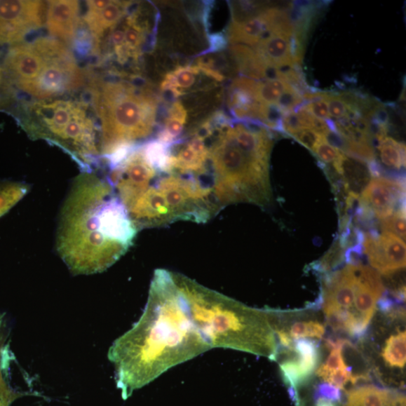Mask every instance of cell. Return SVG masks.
Instances as JSON below:
<instances>
[{
    "label": "cell",
    "instance_id": "obj_2",
    "mask_svg": "<svg viewBox=\"0 0 406 406\" xmlns=\"http://www.w3.org/2000/svg\"><path fill=\"white\" fill-rule=\"evenodd\" d=\"M137 232L108 176L81 172L60 211L57 253L74 275L100 273L128 251Z\"/></svg>",
    "mask_w": 406,
    "mask_h": 406
},
{
    "label": "cell",
    "instance_id": "obj_19",
    "mask_svg": "<svg viewBox=\"0 0 406 406\" xmlns=\"http://www.w3.org/2000/svg\"><path fill=\"white\" fill-rule=\"evenodd\" d=\"M295 351L299 356L298 361L306 381L314 372L319 361V344L316 340L298 339L294 343Z\"/></svg>",
    "mask_w": 406,
    "mask_h": 406
},
{
    "label": "cell",
    "instance_id": "obj_9",
    "mask_svg": "<svg viewBox=\"0 0 406 406\" xmlns=\"http://www.w3.org/2000/svg\"><path fill=\"white\" fill-rule=\"evenodd\" d=\"M363 247L371 266L385 276L405 269L406 247L404 241L398 236L383 232L364 235Z\"/></svg>",
    "mask_w": 406,
    "mask_h": 406
},
{
    "label": "cell",
    "instance_id": "obj_1",
    "mask_svg": "<svg viewBox=\"0 0 406 406\" xmlns=\"http://www.w3.org/2000/svg\"><path fill=\"white\" fill-rule=\"evenodd\" d=\"M212 349L191 318L175 273L154 272L143 314L108 358L123 400L180 364Z\"/></svg>",
    "mask_w": 406,
    "mask_h": 406
},
{
    "label": "cell",
    "instance_id": "obj_39",
    "mask_svg": "<svg viewBox=\"0 0 406 406\" xmlns=\"http://www.w3.org/2000/svg\"><path fill=\"white\" fill-rule=\"evenodd\" d=\"M325 333V327L316 320L306 321L305 338L321 339Z\"/></svg>",
    "mask_w": 406,
    "mask_h": 406
},
{
    "label": "cell",
    "instance_id": "obj_21",
    "mask_svg": "<svg viewBox=\"0 0 406 406\" xmlns=\"http://www.w3.org/2000/svg\"><path fill=\"white\" fill-rule=\"evenodd\" d=\"M379 158L386 168L399 171L405 168V147L393 138L386 137L378 144Z\"/></svg>",
    "mask_w": 406,
    "mask_h": 406
},
{
    "label": "cell",
    "instance_id": "obj_25",
    "mask_svg": "<svg viewBox=\"0 0 406 406\" xmlns=\"http://www.w3.org/2000/svg\"><path fill=\"white\" fill-rule=\"evenodd\" d=\"M289 86L288 83L280 79L258 82V86L253 97L255 101L262 104V105H275L278 98Z\"/></svg>",
    "mask_w": 406,
    "mask_h": 406
},
{
    "label": "cell",
    "instance_id": "obj_15",
    "mask_svg": "<svg viewBox=\"0 0 406 406\" xmlns=\"http://www.w3.org/2000/svg\"><path fill=\"white\" fill-rule=\"evenodd\" d=\"M332 168L341 176L348 195L358 198L372 177L367 162L341 152Z\"/></svg>",
    "mask_w": 406,
    "mask_h": 406
},
{
    "label": "cell",
    "instance_id": "obj_12",
    "mask_svg": "<svg viewBox=\"0 0 406 406\" xmlns=\"http://www.w3.org/2000/svg\"><path fill=\"white\" fill-rule=\"evenodd\" d=\"M45 24L50 37L68 44L76 39L80 25V4L75 0L46 2Z\"/></svg>",
    "mask_w": 406,
    "mask_h": 406
},
{
    "label": "cell",
    "instance_id": "obj_6",
    "mask_svg": "<svg viewBox=\"0 0 406 406\" xmlns=\"http://www.w3.org/2000/svg\"><path fill=\"white\" fill-rule=\"evenodd\" d=\"M3 64L13 89L34 100L67 96L86 81L74 53L52 37L41 36L9 46Z\"/></svg>",
    "mask_w": 406,
    "mask_h": 406
},
{
    "label": "cell",
    "instance_id": "obj_20",
    "mask_svg": "<svg viewBox=\"0 0 406 406\" xmlns=\"http://www.w3.org/2000/svg\"><path fill=\"white\" fill-rule=\"evenodd\" d=\"M186 121V111L180 102H175L170 110L163 129L158 134V140L171 145L178 140L183 131Z\"/></svg>",
    "mask_w": 406,
    "mask_h": 406
},
{
    "label": "cell",
    "instance_id": "obj_35",
    "mask_svg": "<svg viewBox=\"0 0 406 406\" xmlns=\"http://www.w3.org/2000/svg\"><path fill=\"white\" fill-rule=\"evenodd\" d=\"M315 400L317 398H325L335 402L342 401V393L341 390L328 383H321L318 385L315 393Z\"/></svg>",
    "mask_w": 406,
    "mask_h": 406
},
{
    "label": "cell",
    "instance_id": "obj_5",
    "mask_svg": "<svg viewBox=\"0 0 406 406\" xmlns=\"http://www.w3.org/2000/svg\"><path fill=\"white\" fill-rule=\"evenodd\" d=\"M20 109L18 121L29 137L64 150L81 172L97 171L102 160L100 128L85 100L60 97L34 100Z\"/></svg>",
    "mask_w": 406,
    "mask_h": 406
},
{
    "label": "cell",
    "instance_id": "obj_14",
    "mask_svg": "<svg viewBox=\"0 0 406 406\" xmlns=\"http://www.w3.org/2000/svg\"><path fill=\"white\" fill-rule=\"evenodd\" d=\"M357 288V266L349 265L327 276L323 297L325 311L350 310L355 303Z\"/></svg>",
    "mask_w": 406,
    "mask_h": 406
},
{
    "label": "cell",
    "instance_id": "obj_33",
    "mask_svg": "<svg viewBox=\"0 0 406 406\" xmlns=\"http://www.w3.org/2000/svg\"><path fill=\"white\" fill-rule=\"evenodd\" d=\"M291 137H294L300 144L311 151H314L318 144L321 141L323 137L314 130L311 129H303L293 135Z\"/></svg>",
    "mask_w": 406,
    "mask_h": 406
},
{
    "label": "cell",
    "instance_id": "obj_22",
    "mask_svg": "<svg viewBox=\"0 0 406 406\" xmlns=\"http://www.w3.org/2000/svg\"><path fill=\"white\" fill-rule=\"evenodd\" d=\"M28 184L15 181H0V217L18 203L29 192Z\"/></svg>",
    "mask_w": 406,
    "mask_h": 406
},
{
    "label": "cell",
    "instance_id": "obj_34",
    "mask_svg": "<svg viewBox=\"0 0 406 406\" xmlns=\"http://www.w3.org/2000/svg\"><path fill=\"white\" fill-rule=\"evenodd\" d=\"M327 100L330 116L339 120L346 117L348 113L347 106L339 95L330 93Z\"/></svg>",
    "mask_w": 406,
    "mask_h": 406
},
{
    "label": "cell",
    "instance_id": "obj_42",
    "mask_svg": "<svg viewBox=\"0 0 406 406\" xmlns=\"http://www.w3.org/2000/svg\"><path fill=\"white\" fill-rule=\"evenodd\" d=\"M316 406H337V402L320 398L316 399Z\"/></svg>",
    "mask_w": 406,
    "mask_h": 406
},
{
    "label": "cell",
    "instance_id": "obj_7",
    "mask_svg": "<svg viewBox=\"0 0 406 406\" xmlns=\"http://www.w3.org/2000/svg\"><path fill=\"white\" fill-rule=\"evenodd\" d=\"M89 89L100 128L102 160L131 151L152 133L156 105L147 91L126 81L98 79Z\"/></svg>",
    "mask_w": 406,
    "mask_h": 406
},
{
    "label": "cell",
    "instance_id": "obj_18",
    "mask_svg": "<svg viewBox=\"0 0 406 406\" xmlns=\"http://www.w3.org/2000/svg\"><path fill=\"white\" fill-rule=\"evenodd\" d=\"M267 29L262 13L243 22H234L229 30V36L232 43L257 46Z\"/></svg>",
    "mask_w": 406,
    "mask_h": 406
},
{
    "label": "cell",
    "instance_id": "obj_30",
    "mask_svg": "<svg viewBox=\"0 0 406 406\" xmlns=\"http://www.w3.org/2000/svg\"><path fill=\"white\" fill-rule=\"evenodd\" d=\"M343 252H344V248L340 244L339 241H337L324 258L320 260L318 266L319 269L322 272H328V271L337 267L344 258Z\"/></svg>",
    "mask_w": 406,
    "mask_h": 406
},
{
    "label": "cell",
    "instance_id": "obj_23",
    "mask_svg": "<svg viewBox=\"0 0 406 406\" xmlns=\"http://www.w3.org/2000/svg\"><path fill=\"white\" fill-rule=\"evenodd\" d=\"M382 358L391 367L402 369L406 363V332H399L385 343Z\"/></svg>",
    "mask_w": 406,
    "mask_h": 406
},
{
    "label": "cell",
    "instance_id": "obj_26",
    "mask_svg": "<svg viewBox=\"0 0 406 406\" xmlns=\"http://www.w3.org/2000/svg\"><path fill=\"white\" fill-rule=\"evenodd\" d=\"M317 374L326 383L333 385L339 390L344 389L349 382L356 384L359 381L358 376L352 374L351 367L334 371H327L319 368Z\"/></svg>",
    "mask_w": 406,
    "mask_h": 406
},
{
    "label": "cell",
    "instance_id": "obj_11",
    "mask_svg": "<svg viewBox=\"0 0 406 406\" xmlns=\"http://www.w3.org/2000/svg\"><path fill=\"white\" fill-rule=\"evenodd\" d=\"M132 4L111 0H90L83 22L92 40V53L95 54L101 41L116 27L130 11Z\"/></svg>",
    "mask_w": 406,
    "mask_h": 406
},
{
    "label": "cell",
    "instance_id": "obj_4",
    "mask_svg": "<svg viewBox=\"0 0 406 406\" xmlns=\"http://www.w3.org/2000/svg\"><path fill=\"white\" fill-rule=\"evenodd\" d=\"M210 144V169L220 210L236 203L267 204L271 198L269 133L244 123L226 125Z\"/></svg>",
    "mask_w": 406,
    "mask_h": 406
},
{
    "label": "cell",
    "instance_id": "obj_40",
    "mask_svg": "<svg viewBox=\"0 0 406 406\" xmlns=\"http://www.w3.org/2000/svg\"><path fill=\"white\" fill-rule=\"evenodd\" d=\"M276 336L278 337V340L280 346L285 349H289L290 351H295L294 342L292 339L290 338L287 332L284 329L280 328H273Z\"/></svg>",
    "mask_w": 406,
    "mask_h": 406
},
{
    "label": "cell",
    "instance_id": "obj_37",
    "mask_svg": "<svg viewBox=\"0 0 406 406\" xmlns=\"http://www.w3.org/2000/svg\"><path fill=\"white\" fill-rule=\"evenodd\" d=\"M305 107L311 116L316 119L325 121L330 119L327 100H318L306 103Z\"/></svg>",
    "mask_w": 406,
    "mask_h": 406
},
{
    "label": "cell",
    "instance_id": "obj_28",
    "mask_svg": "<svg viewBox=\"0 0 406 406\" xmlns=\"http://www.w3.org/2000/svg\"><path fill=\"white\" fill-rule=\"evenodd\" d=\"M304 98L297 88L290 85L278 98L275 106L284 114L293 111L303 104Z\"/></svg>",
    "mask_w": 406,
    "mask_h": 406
},
{
    "label": "cell",
    "instance_id": "obj_8",
    "mask_svg": "<svg viewBox=\"0 0 406 406\" xmlns=\"http://www.w3.org/2000/svg\"><path fill=\"white\" fill-rule=\"evenodd\" d=\"M46 3L33 0H0V47L12 46L43 27Z\"/></svg>",
    "mask_w": 406,
    "mask_h": 406
},
{
    "label": "cell",
    "instance_id": "obj_10",
    "mask_svg": "<svg viewBox=\"0 0 406 406\" xmlns=\"http://www.w3.org/2000/svg\"><path fill=\"white\" fill-rule=\"evenodd\" d=\"M405 193L402 179L377 177L361 194L360 205L381 221L405 208Z\"/></svg>",
    "mask_w": 406,
    "mask_h": 406
},
{
    "label": "cell",
    "instance_id": "obj_36",
    "mask_svg": "<svg viewBox=\"0 0 406 406\" xmlns=\"http://www.w3.org/2000/svg\"><path fill=\"white\" fill-rule=\"evenodd\" d=\"M342 349V348L332 349L326 363L320 368L327 371L348 369L349 367L346 365L344 359H343Z\"/></svg>",
    "mask_w": 406,
    "mask_h": 406
},
{
    "label": "cell",
    "instance_id": "obj_17",
    "mask_svg": "<svg viewBox=\"0 0 406 406\" xmlns=\"http://www.w3.org/2000/svg\"><path fill=\"white\" fill-rule=\"evenodd\" d=\"M394 391L363 385L348 391L341 406H389Z\"/></svg>",
    "mask_w": 406,
    "mask_h": 406
},
{
    "label": "cell",
    "instance_id": "obj_13",
    "mask_svg": "<svg viewBox=\"0 0 406 406\" xmlns=\"http://www.w3.org/2000/svg\"><path fill=\"white\" fill-rule=\"evenodd\" d=\"M385 291L377 271L363 266H357V288L355 299L356 316L369 326L379 299Z\"/></svg>",
    "mask_w": 406,
    "mask_h": 406
},
{
    "label": "cell",
    "instance_id": "obj_31",
    "mask_svg": "<svg viewBox=\"0 0 406 406\" xmlns=\"http://www.w3.org/2000/svg\"><path fill=\"white\" fill-rule=\"evenodd\" d=\"M313 153L318 159L325 163H333L337 161L341 151L330 144L324 137L318 144Z\"/></svg>",
    "mask_w": 406,
    "mask_h": 406
},
{
    "label": "cell",
    "instance_id": "obj_27",
    "mask_svg": "<svg viewBox=\"0 0 406 406\" xmlns=\"http://www.w3.org/2000/svg\"><path fill=\"white\" fill-rule=\"evenodd\" d=\"M381 226L383 232L392 234L405 242L406 229L405 208L395 212L391 217L381 220Z\"/></svg>",
    "mask_w": 406,
    "mask_h": 406
},
{
    "label": "cell",
    "instance_id": "obj_38",
    "mask_svg": "<svg viewBox=\"0 0 406 406\" xmlns=\"http://www.w3.org/2000/svg\"><path fill=\"white\" fill-rule=\"evenodd\" d=\"M282 125L283 131L290 135L301 130L305 129L303 125H302L297 114L295 111L283 114Z\"/></svg>",
    "mask_w": 406,
    "mask_h": 406
},
{
    "label": "cell",
    "instance_id": "obj_16",
    "mask_svg": "<svg viewBox=\"0 0 406 406\" xmlns=\"http://www.w3.org/2000/svg\"><path fill=\"white\" fill-rule=\"evenodd\" d=\"M291 38L285 35H273L258 43L255 53L266 67H276L292 61L297 62L293 56Z\"/></svg>",
    "mask_w": 406,
    "mask_h": 406
},
{
    "label": "cell",
    "instance_id": "obj_41",
    "mask_svg": "<svg viewBox=\"0 0 406 406\" xmlns=\"http://www.w3.org/2000/svg\"><path fill=\"white\" fill-rule=\"evenodd\" d=\"M389 406H405V395L394 391Z\"/></svg>",
    "mask_w": 406,
    "mask_h": 406
},
{
    "label": "cell",
    "instance_id": "obj_32",
    "mask_svg": "<svg viewBox=\"0 0 406 406\" xmlns=\"http://www.w3.org/2000/svg\"><path fill=\"white\" fill-rule=\"evenodd\" d=\"M14 98V90L7 79L3 64V57H0V109H4L12 102Z\"/></svg>",
    "mask_w": 406,
    "mask_h": 406
},
{
    "label": "cell",
    "instance_id": "obj_3",
    "mask_svg": "<svg viewBox=\"0 0 406 406\" xmlns=\"http://www.w3.org/2000/svg\"><path fill=\"white\" fill-rule=\"evenodd\" d=\"M192 320L211 349H234L277 360L270 312L246 306L175 273Z\"/></svg>",
    "mask_w": 406,
    "mask_h": 406
},
{
    "label": "cell",
    "instance_id": "obj_29",
    "mask_svg": "<svg viewBox=\"0 0 406 406\" xmlns=\"http://www.w3.org/2000/svg\"><path fill=\"white\" fill-rule=\"evenodd\" d=\"M283 379L289 387L297 389L306 380L302 374L298 361L287 360L280 364Z\"/></svg>",
    "mask_w": 406,
    "mask_h": 406
},
{
    "label": "cell",
    "instance_id": "obj_24",
    "mask_svg": "<svg viewBox=\"0 0 406 406\" xmlns=\"http://www.w3.org/2000/svg\"><path fill=\"white\" fill-rule=\"evenodd\" d=\"M199 71L198 67L176 69L166 76L162 88L165 90H171L175 96H180L184 90L190 89L194 86Z\"/></svg>",
    "mask_w": 406,
    "mask_h": 406
}]
</instances>
